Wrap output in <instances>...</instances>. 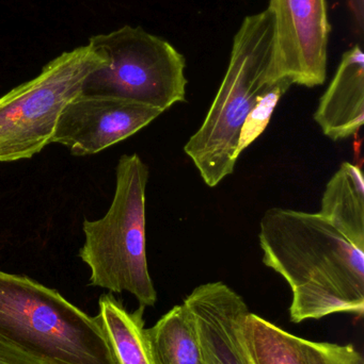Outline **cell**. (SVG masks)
<instances>
[{
	"instance_id": "1",
	"label": "cell",
	"mask_w": 364,
	"mask_h": 364,
	"mask_svg": "<svg viewBox=\"0 0 364 364\" xmlns=\"http://www.w3.org/2000/svg\"><path fill=\"white\" fill-rule=\"evenodd\" d=\"M259 241L263 263L292 289L293 323L363 316L364 252L320 213L271 208L261 220Z\"/></svg>"
},
{
	"instance_id": "2",
	"label": "cell",
	"mask_w": 364,
	"mask_h": 364,
	"mask_svg": "<svg viewBox=\"0 0 364 364\" xmlns=\"http://www.w3.org/2000/svg\"><path fill=\"white\" fill-rule=\"evenodd\" d=\"M275 36L269 9L244 19L235 34L230 63L209 112L184 151L201 178L214 188L234 172L246 117L276 83ZM281 81V80H280Z\"/></svg>"
},
{
	"instance_id": "3",
	"label": "cell",
	"mask_w": 364,
	"mask_h": 364,
	"mask_svg": "<svg viewBox=\"0 0 364 364\" xmlns=\"http://www.w3.org/2000/svg\"><path fill=\"white\" fill-rule=\"evenodd\" d=\"M149 175V168L137 154L120 158L113 203L100 220H83L85 243L78 252L91 271L90 286L130 293L143 307H153L157 301L145 239Z\"/></svg>"
},
{
	"instance_id": "4",
	"label": "cell",
	"mask_w": 364,
	"mask_h": 364,
	"mask_svg": "<svg viewBox=\"0 0 364 364\" xmlns=\"http://www.w3.org/2000/svg\"><path fill=\"white\" fill-rule=\"evenodd\" d=\"M0 337L56 364H113L92 316L58 291L1 269Z\"/></svg>"
},
{
	"instance_id": "5",
	"label": "cell",
	"mask_w": 364,
	"mask_h": 364,
	"mask_svg": "<svg viewBox=\"0 0 364 364\" xmlns=\"http://www.w3.org/2000/svg\"><path fill=\"white\" fill-rule=\"evenodd\" d=\"M104 65L88 76L85 95L110 96L162 112L186 100L185 58L170 43L141 27L123 26L92 36Z\"/></svg>"
},
{
	"instance_id": "6",
	"label": "cell",
	"mask_w": 364,
	"mask_h": 364,
	"mask_svg": "<svg viewBox=\"0 0 364 364\" xmlns=\"http://www.w3.org/2000/svg\"><path fill=\"white\" fill-rule=\"evenodd\" d=\"M105 58L91 45L66 51L0 97V162L30 159L51 144L58 119Z\"/></svg>"
},
{
	"instance_id": "7",
	"label": "cell",
	"mask_w": 364,
	"mask_h": 364,
	"mask_svg": "<svg viewBox=\"0 0 364 364\" xmlns=\"http://www.w3.org/2000/svg\"><path fill=\"white\" fill-rule=\"evenodd\" d=\"M267 9L274 19V80L323 85L331 33L326 0H269Z\"/></svg>"
},
{
	"instance_id": "8",
	"label": "cell",
	"mask_w": 364,
	"mask_h": 364,
	"mask_svg": "<svg viewBox=\"0 0 364 364\" xmlns=\"http://www.w3.org/2000/svg\"><path fill=\"white\" fill-rule=\"evenodd\" d=\"M162 113L120 98L80 94L60 115L51 143L63 145L76 157L95 155L134 136Z\"/></svg>"
},
{
	"instance_id": "9",
	"label": "cell",
	"mask_w": 364,
	"mask_h": 364,
	"mask_svg": "<svg viewBox=\"0 0 364 364\" xmlns=\"http://www.w3.org/2000/svg\"><path fill=\"white\" fill-rule=\"evenodd\" d=\"M198 326L205 364H252L241 338L249 312L241 295L222 282H207L184 299Z\"/></svg>"
},
{
	"instance_id": "10",
	"label": "cell",
	"mask_w": 364,
	"mask_h": 364,
	"mask_svg": "<svg viewBox=\"0 0 364 364\" xmlns=\"http://www.w3.org/2000/svg\"><path fill=\"white\" fill-rule=\"evenodd\" d=\"M331 140H345L360 130L364 122V55L356 45L342 57L335 76L313 115Z\"/></svg>"
},
{
	"instance_id": "11",
	"label": "cell",
	"mask_w": 364,
	"mask_h": 364,
	"mask_svg": "<svg viewBox=\"0 0 364 364\" xmlns=\"http://www.w3.org/2000/svg\"><path fill=\"white\" fill-rule=\"evenodd\" d=\"M145 307L130 312L111 293L98 299L93 316L106 343L113 364H153L145 335Z\"/></svg>"
},
{
	"instance_id": "12",
	"label": "cell",
	"mask_w": 364,
	"mask_h": 364,
	"mask_svg": "<svg viewBox=\"0 0 364 364\" xmlns=\"http://www.w3.org/2000/svg\"><path fill=\"white\" fill-rule=\"evenodd\" d=\"M318 213L364 252V181L358 166L341 164L327 183Z\"/></svg>"
},
{
	"instance_id": "13",
	"label": "cell",
	"mask_w": 364,
	"mask_h": 364,
	"mask_svg": "<svg viewBox=\"0 0 364 364\" xmlns=\"http://www.w3.org/2000/svg\"><path fill=\"white\" fill-rule=\"evenodd\" d=\"M153 364H205L196 318L185 303L145 329Z\"/></svg>"
},
{
	"instance_id": "14",
	"label": "cell",
	"mask_w": 364,
	"mask_h": 364,
	"mask_svg": "<svg viewBox=\"0 0 364 364\" xmlns=\"http://www.w3.org/2000/svg\"><path fill=\"white\" fill-rule=\"evenodd\" d=\"M241 338L252 364H306L301 338L258 314H246Z\"/></svg>"
},
{
	"instance_id": "15",
	"label": "cell",
	"mask_w": 364,
	"mask_h": 364,
	"mask_svg": "<svg viewBox=\"0 0 364 364\" xmlns=\"http://www.w3.org/2000/svg\"><path fill=\"white\" fill-rule=\"evenodd\" d=\"M291 87L292 85L288 80L279 81L264 94L258 104L250 111L239 134V147H237L239 155L264 132L273 117L276 106Z\"/></svg>"
},
{
	"instance_id": "16",
	"label": "cell",
	"mask_w": 364,
	"mask_h": 364,
	"mask_svg": "<svg viewBox=\"0 0 364 364\" xmlns=\"http://www.w3.org/2000/svg\"><path fill=\"white\" fill-rule=\"evenodd\" d=\"M306 364H364L361 353L353 344L340 346L301 338Z\"/></svg>"
},
{
	"instance_id": "17",
	"label": "cell",
	"mask_w": 364,
	"mask_h": 364,
	"mask_svg": "<svg viewBox=\"0 0 364 364\" xmlns=\"http://www.w3.org/2000/svg\"><path fill=\"white\" fill-rule=\"evenodd\" d=\"M0 364H56L0 337Z\"/></svg>"
},
{
	"instance_id": "18",
	"label": "cell",
	"mask_w": 364,
	"mask_h": 364,
	"mask_svg": "<svg viewBox=\"0 0 364 364\" xmlns=\"http://www.w3.org/2000/svg\"><path fill=\"white\" fill-rule=\"evenodd\" d=\"M350 11H352L353 16L356 21L357 27L363 30L364 21V0H350Z\"/></svg>"
}]
</instances>
